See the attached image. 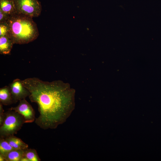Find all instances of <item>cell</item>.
<instances>
[{
  "label": "cell",
  "mask_w": 161,
  "mask_h": 161,
  "mask_svg": "<svg viewBox=\"0 0 161 161\" xmlns=\"http://www.w3.org/2000/svg\"><path fill=\"white\" fill-rule=\"evenodd\" d=\"M29 91L31 101L38 107L35 124L44 130L55 129L64 123L71 110L72 95L68 84L61 81H43L37 78L22 80Z\"/></svg>",
  "instance_id": "obj_1"
},
{
  "label": "cell",
  "mask_w": 161,
  "mask_h": 161,
  "mask_svg": "<svg viewBox=\"0 0 161 161\" xmlns=\"http://www.w3.org/2000/svg\"><path fill=\"white\" fill-rule=\"evenodd\" d=\"M7 21L10 27L8 36L14 44L28 43L39 35L37 24L30 16L16 14L10 15Z\"/></svg>",
  "instance_id": "obj_2"
},
{
  "label": "cell",
  "mask_w": 161,
  "mask_h": 161,
  "mask_svg": "<svg viewBox=\"0 0 161 161\" xmlns=\"http://www.w3.org/2000/svg\"><path fill=\"white\" fill-rule=\"evenodd\" d=\"M24 123L25 120L21 115L9 109L5 112L3 122L0 126V137L5 138L17 134Z\"/></svg>",
  "instance_id": "obj_3"
},
{
  "label": "cell",
  "mask_w": 161,
  "mask_h": 161,
  "mask_svg": "<svg viewBox=\"0 0 161 161\" xmlns=\"http://www.w3.org/2000/svg\"><path fill=\"white\" fill-rule=\"evenodd\" d=\"M17 14H21L32 18L39 16L42 10L38 0H13Z\"/></svg>",
  "instance_id": "obj_4"
},
{
  "label": "cell",
  "mask_w": 161,
  "mask_h": 161,
  "mask_svg": "<svg viewBox=\"0 0 161 161\" xmlns=\"http://www.w3.org/2000/svg\"><path fill=\"white\" fill-rule=\"evenodd\" d=\"M13 103L25 99L30 95L29 91L23 85L22 80L17 78L9 85Z\"/></svg>",
  "instance_id": "obj_5"
},
{
  "label": "cell",
  "mask_w": 161,
  "mask_h": 161,
  "mask_svg": "<svg viewBox=\"0 0 161 161\" xmlns=\"http://www.w3.org/2000/svg\"><path fill=\"white\" fill-rule=\"evenodd\" d=\"M9 109L14 110L21 115L24 118L25 123H32L35 120V111L25 99L19 101L17 106L12 107Z\"/></svg>",
  "instance_id": "obj_6"
},
{
  "label": "cell",
  "mask_w": 161,
  "mask_h": 161,
  "mask_svg": "<svg viewBox=\"0 0 161 161\" xmlns=\"http://www.w3.org/2000/svg\"><path fill=\"white\" fill-rule=\"evenodd\" d=\"M12 40L7 35L0 37V53L2 55L10 54L13 45Z\"/></svg>",
  "instance_id": "obj_7"
},
{
  "label": "cell",
  "mask_w": 161,
  "mask_h": 161,
  "mask_svg": "<svg viewBox=\"0 0 161 161\" xmlns=\"http://www.w3.org/2000/svg\"><path fill=\"white\" fill-rule=\"evenodd\" d=\"M0 103L5 106L13 103L9 86L0 89Z\"/></svg>",
  "instance_id": "obj_8"
},
{
  "label": "cell",
  "mask_w": 161,
  "mask_h": 161,
  "mask_svg": "<svg viewBox=\"0 0 161 161\" xmlns=\"http://www.w3.org/2000/svg\"><path fill=\"white\" fill-rule=\"evenodd\" d=\"M0 10L10 16L17 14L13 0H0Z\"/></svg>",
  "instance_id": "obj_9"
},
{
  "label": "cell",
  "mask_w": 161,
  "mask_h": 161,
  "mask_svg": "<svg viewBox=\"0 0 161 161\" xmlns=\"http://www.w3.org/2000/svg\"><path fill=\"white\" fill-rule=\"evenodd\" d=\"M11 147L15 149L24 150L28 148V145L24 142L20 138L11 136L5 138Z\"/></svg>",
  "instance_id": "obj_10"
},
{
  "label": "cell",
  "mask_w": 161,
  "mask_h": 161,
  "mask_svg": "<svg viewBox=\"0 0 161 161\" xmlns=\"http://www.w3.org/2000/svg\"><path fill=\"white\" fill-rule=\"evenodd\" d=\"M24 153V150L13 149L3 155L5 161H20Z\"/></svg>",
  "instance_id": "obj_11"
},
{
  "label": "cell",
  "mask_w": 161,
  "mask_h": 161,
  "mask_svg": "<svg viewBox=\"0 0 161 161\" xmlns=\"http://www.w3.org/2000/svg\"><path fill=\"white\" fill-rule=\"evenodd\" d=\"M24 156L29 161H40L41 159L38 156L36 150L27 148L24 150Z\"/></svg>",
  "instance_id": "obj_12"
},
{
  "label": "cell",
  "mask_w": 161,
  "mask_h": 161,
  "mask_svg": "<svg viewBox=\"0 0 161 161\" xmlns=\"http://www.w3.org/2000/svg\"><path fill=\"white\" fill-rule=\"evenodd\" d=\"M13 149L5 138L0 137V154L4 155Z\"/></svg>",
  "instance_id": "obj_13"
},
{
  "label": "cell",
  "mask_w": 161,
  "mask_h": 161,
  "mask_svg": "<svg viewBox=\"0 0 161 161\" xmlns=\"http://www.w3.org/2000/svg\"><path fill=\"white\" fill-rule=\"evenodd\" d=\"M10 27L8 21L0 23V37L8 35Z\"/></svg>",
  "instance_id": "obj_14"
},
{
  "label": "cell",
  "mask_w": 161,
  "mask_h": 161,
  "mask_svg": "<svg viewBox=\"0 0 161 161\" xmlns=\"http://www.w3.org/2000/svg\"><path fill=\"white\" fill-rule=\"evenodd\" d=\"M10 15L0 10V23L6 22L9 19Z\"/></svg>",
  "instance_id": "obj_15"
},
{
  "label": "cell",
  "mask_w": 161,
  "mask_h": 161,
  "mask_svg": "<svg viewBox=\"0 0 161 161\" xmlns=\"http://www.w3.org/2000/svg\"><path fill=\"white\" fill-rule=\"evenodd\" d=\"M4 117L5 112L3 107V105L0 103V126L2 124Z\"/></svg>",
  "instance_id": "obj_16"
},
{
  "label": "cell",
  "mask_w": 161,
  "mask_h": 161,
  "mask_svg": "<svg viewBox=\"0 0 161 161\" xmlns=\"http://www.w3.org/2000/svg\"><path fill=\"white\" fill-rule=\"evenodd\" d=\"M20 161H29V160L24 156L22 157Z\"/></svg>",
  "instance_id": "obj_17"
},
{
  "label": "cell",
  "mask_w": 161,
  "mask_h": 161,
  "mask_svg": "<svg viewBox=\"0 0 161 161\" xmlns=\"http://www.w3.org/2000/svg\"><path fill=\"white\" fill-rule=\"evenodd\" d=\"M0 161H5L4 156L1 154H0Z\"/></svg>",
  "instance_id": "obj_18"
}]
</instances>
